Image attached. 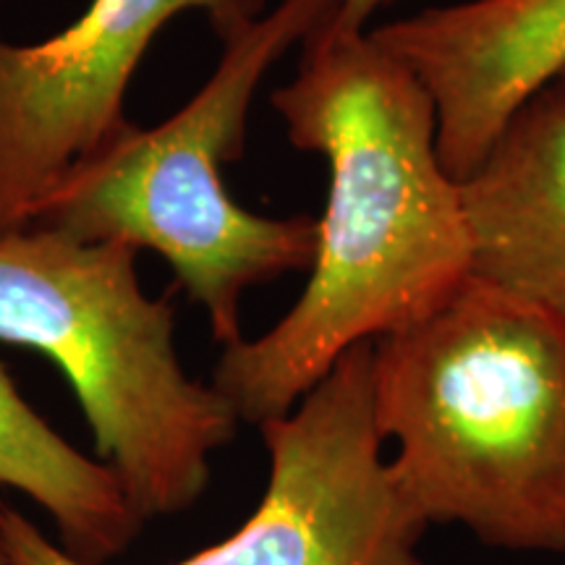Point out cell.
<instances>
[{"label": "cell", "instance_id": "6da1fadb", "mask_svg": "<svg viewBox=\"0 0 565 565\" xmlns=\"http://www.w3.org/2000/svg\"><path fill=\"white\" fill-rule=\"evenodd\" d=\"M333 11L301 42L296 79L273 92L288 141L328 162L307 288L267 333L225 345L212 372L257 427L291 412L343 353L433 315L471 278L433 95L370 30L335 26Z\"/></svg>", "mask_w": 565, "mask_h": 565}, {"label": "cell", "instance_id": "7a4b0ae2", "mask_svg": "<svg viewBox=\"0 0 565 565\" xmlns=\"http://www.w3.org/2000/svg\"><path fill=\"white\" fill-rule=\"evenodd\" d=\"M391 477L424 526L565 553V328L475 278L372 343Z\"/></svg>", "mask_w": 565, "mask_h": 565}, {"label": "cell", "instance_id": "3957f363", "mask_svg": "<svg viewBox=\"0 0 565 565\" xmlns=\"http://www.w3.org/2000/svg\"><path fill=\"white\" fill-rule=\"evenodd\" d=\"M338 0H280L233 24L202 89L150 129L126 124L74 166L34 210L32 225L89 244L158 252L207 315L212 338L233 345L249 288L312 267L317 221L265 217L233 200L225 162L244 154L249 110L265 74L307 40Z\"/></svg>", "mask_w": 565, "mask_h": 565}, {"label": "cell", "instance_id": "277c9868", "mask_svg": "<svg viewBox=\"0 0 565 565\" xmlns=\"http://www.w3.org/2000/svg\"><path fill=\"white\" fill-rule=\"evenodd\" d=\"M137 254L42 225L0 231V343L58 366L97 458L152 521L200 503L242 419L181 366L171 296L141 291Z\"/></svg>", "mask_w": 565, "mask_h": 565}, {"label": "cell", "instance_id": "5b68a950", "mask_svg": "<svg viewBox=\"0 0 565 565\" xmlns=\"http://www.w3.org/2000/svg\"><path fill=\"white\" fill-rule=\"evenodd\" d=\"M267 484L231 536L173 565H427V532L383 456L372 406V343L338 359L291 412L259 427ZM13 565H84L0 503Z\"/></svg>", "mask_w": 565, "mask_h": 565}, {"label": "cell", "instance_id": "8992f818", "mask_svg": "<svg viewBox=\"0 0 565 565\" xmlns=\"http://www.w3.org/2000/svg\"><path fill=\"white\" fill-rule=\"evenodd\" d=\"M186 11L223 34L263 17L265 0H92L47 40L0 34V231L32 225L55 183L129 124L126 92L141 58Z\"/></svg>", "mask_w": 565, "mask_h": 565}, {"label": "cell", "instance_id": "52a82bcc", "mask_svg": "<svg viewBox=\"0 0 565 565\" xmlns=\"http://www.w3.org/2000/svg\"><path fill=\"white\" fill-rule=\"evenodd\" d=\"M370 32L433 95L437 150L458 183L565 71V0H463Z\"/></svg>", "mask_w": 565, "mask_h": 565}, {"label": "cell", "instance_id": "ba28073f", "mask_svg": "<svg viewBox=\"0 0 565 565\" xmlns=\"http://www.w3.org/2000/svg\"><path fill=\"white\" fill-rule=\"evenodd\" d=\"M471 278L565 328V89L513 113L461 181Z\"/></svg>", "mask_w": 565, "mask_h": 565}, {"label": "cell", "instance_id": "9c48e42d", "mask_svg": "<svg viewBox=\"0 0 565 565\" xmlns=\"http://www.w3.org/2000/svg\"><path fill=\"white\" fill-rule=\"evenodd\" d=\"M0 484L40 505L58 529V545L84 565L129 553L145 526L121 479L55 433L0 364Z\"/></svg>", "mask_w": 565, "mask_h": 565}, {"label": "cell", "instance_id": "30bf717a", "mask_svg": "<svg viewBox=\"0 0 565 565\" xmlns=\"http://www.w3.org/2000/svg\"><path fill=\"white\" fill-rule=\"evenodd\" d=\"M395 3V0H338V9L333 11L335 26L349 32H366L370 19L385 6Z\"/></svg>", "mask_w": 565, "mask_h": 565}, {"label": "cell", "instance_id": "8fae6325", "mask_svg": "<svg viewBox=\"0 0 565 565\" xmlns=\"http://www.w3.org/2000/svg\"><path fill=\"white\" fill-rule=\"evenodd\" d=\"M0 565H13L9 550H6V542H3V534H0Z\"/></svg>", "mask_w": 565, "mask_h": 565}, {"label": "cell", "instance_id": "7c38bea8", "mask_svg": "<svg viewBox=\"0 0 565 565\" xmlns=\"http://www.w3.org/2000/svg\"><path fill=\"white\" fill-rule=\"evenodd\" d=\"M555 84H557V87H561V89H565V71H563L561 76H557V82H555Z\"/></svg>", "mask_w": 565, "mask_h": 565}]
</instances>
